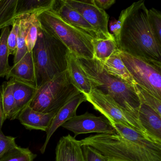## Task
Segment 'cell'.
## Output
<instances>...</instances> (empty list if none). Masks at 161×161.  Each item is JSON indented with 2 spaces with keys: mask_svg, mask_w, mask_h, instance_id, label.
I'll return each mask as SVG.
<instances>
[{
  "mask_svg": "<svg viewBox=\"0 0 161 161\" xmlns=\"http://www.w3.org/2000/svg\"><path fill=\"white\" fill-rule=\"evenodd\" d=\"M82 148L86 161H108L106 156L90 146H82Z\"/></svg>",
  "mask_w": 161,
  "mask_h": 161,
  "instance_id": "d6a6232c",
  "label": "cell"
},
{
  "mask_svg": "<svg viewBox=\"0 0 161 161\" xmlns=\"http://www.w3.org/2000/svg\"><path fill=\"white\" fill-rule=\"evenodd\" d=\"M38 19L41 28L59 39L76 57L94 58V39L64 21L54 10L43 12L38 16Z\"/></svg>",
  "mask_w": 161,
  "mask_h": 161,
  "instance_id": "5b68a950",
  "label": "cell"
},
{
  "mask_svg": "<svg viewBox=\"0 0 161 161\" xmlns=\"http://www.w3.org/2000/svg\"><path fill=\"white\" fill-rule=\"evenodd\" d=\"M67 23L93 39H98L96 31L80 13L72 8L66 0H55L52 8Z\"/></svg>",
  "mask_w": 161,
  "mask_h": 161,
  "instance_id": "7c38bea8",
  "label": "cell"
},
{
  "mask_svg": "<svg viewBox=\"0 0 161 161\" xmlns=\"http://www.w3.org/2000/svg\"><path fill=\"white\" fill-rule=\"evenodd\" d=\"M148 12L144 1L134 3L133 9L122 25L116 44L122 52L161 65V44L152 31Z\"/></svg>",
  "mask_w": 161,
  "mask_h": 161,
  "instance_id": "7a4b0ae2",
  "label": "cell"
},
{
  "mask_svg": "<svg viewBox=\"0 0 161 161\" xmlns=\"http://www.w3.org/2000/svg\"><path fill=\"white\" fill-rule=\"evenodd\" d=\"M67 69L71 84L81 93L88 95L93 89L91 82L77 57L69 52L67 57Z\"/></svg>",
  "mask_w": 161,
  "mask_h": 161,
  "instance_id": "e0dca14e",
  "label": "cell"
},
{
  "mask_svg": "<svg viewBox=\"0 0 161 161\" xmlns=\"http://www.w3.org/2000/svg\"><path fill=\"white\" fill-rule=\"evenodd\" d=\"M86 101V97L84 94L80 93L73 97L72 99L62 106L53 117L47 130L45 143L40 148L41 153L46 151L50 139L56 130L64 123L76 115L77 109L82 103Z\"/></svg>",
  "mask_w": 161,
  "mask_h": 161,
  "instance_id": "8fae6325",
  "label": "cell"
},
{
  "mask_svg": "<svg viewBox=\"0 0 161 161\" xmlns=\"http://www.w3.org/2000/svg\"><path fill=\"white\" fill-rule=\"evenodd\" d=\"M93 45V59L100 62L107 60L118 49L113 35L108 39H94Z\"/></svg>",
  "mask_w": 161,
  "mask_h": 161,
  "instance_id": "44dd1931",
  "label": "cell"
},
{
  "mask_svg": "<svg viewBox=\"0 0 161 161\" xmlns=\"http://www.w3.org/2000/svg\"><path fill=\"white\" fill-rule=\"evenodd\" d=\"M19 19V27L17 38V47L14 56V64L19 62L28 52L25 42V25L22 17Z\"/></svg>",
  "mask_w": 161,
  "mask_h": 161,
  "instance_id": "83f0119b",
  "label": "cell"
},
{
  "mask_svg": "<svg viewBox=\"0 0 161 161\" xmlns=\"http://www.w3.org/2000/svg\"><path fill=\"white\" fill-rule=\"evenodd\" d=\"M134 6V3L125 10H122L121 11L118 20L114 19L110 22V29H111V31L113 33L112 35L114 37L116 42H117L119 38L120 31H121V28H122V25L124 23V21L128 15L133 9Z\"/></svg>",
  "mask_w": 161,
  "mask_h": 161,
  "instance_id": "f546056e",
  "label": "cell"
},
{
  "mask_svg": "<svg viewBox=\"0 0 161 161\" xmlns=\"http://www.w3.org/2000/svg\"><path fill=\"white\" fill-rule=\"evenodd\" d=\"M5 120L6 119H5V115H4L2 99L1 89V86H0V130L2 129L3 125Z\"/></svg>",
  "mask_w": 161,
  "mask_h": 161,
  "instance_id": "e575fe53",
  "label": "cell"
},
{
  "mask_svg": "<svg viewBox=\"0 0 161 161\" xmlns=\"http://www.w3.org/2000/svg\"><path fill=\"white\" fill-rule=\"evenodd\" d=\"M14 80L37 89L32 51L27 53L17 64L11 67L6 76Z\"/></svg>",
  "mask_w": 161,
  "mask_h": 161,
  "instance_id": "4fadbf2b",
  "label": "cell"
},
{
  "mask_svg": "<svg viewBox=\"0 0 161 161\" xmlns=\"http://www.w3.org/2000/svg\"><path fill=\"white\" fill-rule=\"evenodd\" d=\"M38 16L32 14L22 17L25 25V42L28 52L32 51L37 40L40 27Z\"/></svg>",
  "mask_w": 161,
  "mask_h": 161,
  "instance_id": "7402d4cb",
  "label": "cell"
},
{
  "mask_svg": "<svg viewBox=\"0 0 161 161\" xmlns=\"http://www.w3.org/2000/svg\"><path fill=\"white\" fill-rule=\"evenodd\" d=\"M77 59L93 88H98L109 95L118 104L138 120L141 103L136 93L134 86L107 74L96 59Z\"/></svg>",
  "mask_w": 161,
  "mask_h": 161,
  "instance_id": "3957f363",
  "label": "cell"
},
{
  "mask_svg": "<svg viewBox=\"0 0 161 161\" xmlns=\"http://www.w3.org/2000/svg\"><path fill=\"white\" fill-rule=\"evenodd\" d=\"M119 55L136 84L161 100V65L121 51Z\"/></svg>",
  "mask_w": 161,
  "mask_h": 161,
  "instance_id": "52a82bcc",
  "label": "cell"
},
{
  "mask_svg": "<svg viewBox=\"0 0 161 161\" xmlns=\"http://www.w3.org/2000/svg\"><path fill=\"white\" fill-rule=\"evenodd\" d=\"M15 137L4 134L2 129L0 130V158L9 151L16 147Z\"/></svg>",
  "mask_w": 161,
  "mask_h": 161,
  "instance_id": "1f68e13d",
  "label": "cell"
},
{
  "mask_svg": "<svg viewBox=\"0 0 161 161\" xmlns=\"http://www.w3.org/2000/svg\"><path fill=\"white\" fill-rule=\"evenodd\" d=\"M57 112L43 113L28 106L21 111L17 119L26 129L47 131Z\"/></svg>",
  "mask_w": 161,
  "mask_h": 161,
  "instance_id": "5bb4252c",
  "label": "cell"
},
{
  "mask_svg": "<svg viewBox=\"0 0 161 161\" xmlns=\"http://www.w3.org/2000/svg\"><path fill=\"white\" fill-rule=\"evenodd\" d=\"M8 36L7 44L10 55H15L17 47V38L19 27V19H16Z\"/></svg>",
  "mask_w": 161,
  "mask_h": 161,
  "instance_id": "4dcf8cb0",
  "label": "cell"
},
{
  "mask_svg": "<svg viewBox=\"0 0 161 161\" xmlns=\"http://www.w3.org/2000/svg\"><path fill=\"white\" fill-rule=\"evenodd\" d=\"M18 0H0V30L12 26L16 20Z\"/></svg>",
  "mask_w": 161,
  "mask_h": 161,
  "instance_id": "cb8c5ba5",
  "label": "cell"
},
{
  "mask_svg": "<svg viewBox=\"0 0 161 161\" xmlns=\"http://www.w3.org/2000/svg\"><path fill=\"white\" fill-rule=\"evenodd\" d=\"M62 127L74 134V137L80 134L97 133H113L115 131L111 122L103 115L97 116L86 112L77 115L64 123Z\"/></svg>",
  "mask_w": 161,
  "mask_h": 161,
  "instance_id": "30bf717a",
  "label": "cell"
},
{
  "mask_svg": "<svg viewBox=\"0 0 161 161\" xmlns=\"http://www.w3.org/2000/svg\"><path fill=\"white\" fill-rule=\"evenodd\" d=\"M113 133L92 135L80 140L106 156L108 161H161V144L125 125L111 123Z\"/></svg>",
  "mask_w": 161,
  "mask_h": 161,
  "instance_id": "6da1fadb",
  "label": "cell"
},
{
  "mask_svg": "<svg viewBox=\"0 0 161 161\" xmlns=\"http://www.w3.org/2000/svg\"><path fill=\"white\" fill-rule=\"evenodd\" d=\"M32 51L37 88L67 70L69 51L59 39L48 33L41 26Z\"/></svg>",
  "mask_w": 161,
  "mask_h": 161,
  "instance_id": "277c9868",
  "label": "cell"
},
{
  "mask_svg": "<svg viewBox=\"0 0 161 161\" xmlns=\"http://www.w3.org/2000/svg\"><path fill=\"white\" fill-rule=\"evenodd\" d=\"M118 49L110 57L104 62H99L105 72L113 77L120 79L134 86L135 84L128 69L123 64Z\"/></svg>",
  "mask_w": 161,
  "mask_h": 161,
  "instance_id": "ac0fdd59",
  "label": "cell"
},
{
  "mask_svg": "<svg viewBox=\"0 0 161 161\" xmlns=\"http://www.w3.org/2000/svg\"><path fill=\"white\" fill-rule=\"evenodd\" d=\"M36 156L29 148L17 145L0 158V161H33Z\"/></svg>",
  "mask_w": 161,
  "mask_h": 161,
  "instance_id": "484cf974",
  "label": "cell"
},
{
  "mask_svg": "<svg viewBox=\"0 0 161 161\" xmlns=\"http://www.w3.org/2000/svg\"><path fill=\"white\" fill-rule=\"evenodd\" d=\"M55 0H18L16 19L24 16L41 14L53 7Z\"/></svg>",
  "mask_w": 161,
  "mask_h": 161,
  "instance_id": "ffe728a7",
  "label": "cell"
},
{
  "mask_svg": "<svg viewBox=\"0 0 161 161\" xmlns=\"http://www.w3.org/2000/svg\"><path fill=\"white\" fill-rule=\"evenodd\" d=\"M85 95L86 101L111 123L121 124L131 128L152 141L138 120L118 104L109 95L97 88H93L90 93Z\"/></svg>",
  "mask_w": 161,
  "mask_h": 161,
  "instance_id": "ba28073f",
  "label": "cell"
},
{
  "mask_svg": "<svg viewBox=\"0 0 161 161\" xmlns=\"http://www.w3.org/2000/svg\"><path fill=\"white\" fill-rule=\"evenodd\" d=\"M95 5L102 10H107L115 3V0H93Z\"/></svg>",
  "mask_w": 161,
  "mask_h": 161,
  "instance_id": "836d02e7",
  "label": "cell"
},
{
  "mask_svg": "<svg viewBox=\"0 0 161 161\" xmlns=\"http://www.w3.org/2000/svg\"><path fill=\"white\" fill-rule=\"evenodd\" d=\"M138 119L152 141L161 144V115L151 107L141 103Z\"/></svg>",
  "mask_w": 161,
  "mask_h": 161,
  "instance_id": "2e32d148",
  "label": "cell"
},
{
  "mask_svg": "<svg viewBox=\"0 0 161 161\" xmlns=\"http://www.w3.org/2000/svg\"><path fill=\"white\" fill-rule=\"evenodd\" d=\"M80 93L71 84L67 69L37 88L30 106L41 113L58 112L67 102Z\"/></svg>",
  "mask_w": 161,
  "mask_h": 161,
  "instance_id": "8992f818",
  "label": "cell"
},
{
  "mask_svg": "<svg viewBox=\"0 0 161 161\" xmlns=\"http://www.w3.org/2000/svg\"><path fill=\"white\" fill-rule=\"evenodd\" d=\"M66 2L91 25L98 39H108L113 35L108 31L109 15L104 10L97 7L93 0H66Z\"/></svg>",
  "mask_w": 161,
  "mask_h": 161,
  "instance_id": "9c48e42d",
  "label": "cell"
},
{
  "mask_svg": "<svg viewBox=\"0 0 161 161\" xmlns=\"http://www.w3.org/2000/svg\"><path fill=\"white\" fill-rule=\"evenodd\" d=\"M148 18L152 31L158 42L161 44V14L154 8L148 10Z\"/></svg>",
  "mask_w": 161,
  "mask_h": 161,
  "instance_id": "f1b7e54d",
  "label": "cell"
},
{
  "mask_svg": "<svg viewBox=\"0 0 161 161\" xmlns=\"http://www.w3.org/2000/svg\"><path fill=\"white\" fill-rule=\"evenodd\" d=\"M135 90L139 98L140 103L147 104L161 115V100L158 99L148 92L136 84H135Z\"/></svg>",
  "mask_w": 161,
  "mask_h": 161,
  "instance_id": "4316f807",
  "label": "cell"
},
{
  "mask_svg": "<svg viewBox=\"0 0 161 161\" xmlns=\"http://www.w3.org/2000/svg\"><path fill=\"white\" fill-rule=\"evenodd\" d=\"M10 28L2 29L0 36V78L6 77L11 67L9 65V52L7 40L10 33Z\"/></svg>",
  "mask_w": 161,
  "mask_h": 161,
  "instance_id": "d4e9b609",
  "label": "cell"
},
{
  "mask_svg": "<svg viewBox=\"0 0 161 161\" xmlns=\"http://www.w3.org/2000/svg\"><path fill=\"white\" fill-rule=\"evenodd\" d=\"M14 85V80L10 79L8 81L3 82L1 86L3 105L6 119H10L15 107Z\"/></svg>",
  "mask_w": 161,
  "mask_h": 161,
  "instance_id": "603a6c76",
  "label": "cell"
},
{
  "mask_svg": "<svg viewBox=\"0 0 161 161\" xmlns=\"http://www.w3.org/2000/svg\"><path fill=\"white\" fill-rule=\"evenodd\" d=\"M37 89L14 80V95L15 107L10 120L17 119L21 111L30 106L32 102Z\"/></svg>",
  "mask_w": 161,
  "mask_h": 161,
  "instance_id": "d6986e66",
  "label": "cell"
},
{
  "mask_svg": "<svg viewBox=\"0 0 161 161\" xmlns=\"http://www.w3.org/2000/svg\"><path fill=\"white\" fill-rule=\"evenodd\" d=\"M55 161H86L80 140L69 134L61 137L55 149Z\"/></svg>",
  "mask_w": 161,
  "mask_h": 161,
  "instance_id": "9a60e30c",
  "label": "cell"
}]
</instances>
